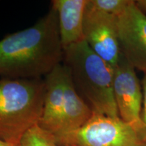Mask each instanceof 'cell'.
I'll return each mask as SVG.
<instances>
[{"label":"cell","instance_id":"cell-1","mask_svg":"<svg viewBox=\"0 0 146 146\" xmlns=\"http://www.w3.org/2000/svg\"><path fill=\"white\" fill-rule=\"evenodd\" d=\"M57 12L52 7L32 27L0 41V78H44L62 63Z\"/></svg>","mask_w":146,"mask_h":146},{"label":"cell","instance_id":"cell-2","mask_svg":"<svg viewBox=\"0 0 146 146\" xmlns=\"http://www.w3.org/2000/svg\"><path fill=\"white\" fill-rule=\"evenodd\" d=\"M62 63L78 96L93 112L119 117L113 89L114 68L110 65L85 41L64 49Z\"/></svg>","mask_w":146,"mask_h":146},{"label":"cell","instance_id":"cell-3","mask_svg":"<svg viewBox=\"0 0 146 146\" xmlns=\"http://www.w3.org/2000/svg\"><path fill=\"white\" fill-rule=\"evenodd\" d=\"M43 78H0V140L18 145L39 123L43 109Z\"/></svg>","mask_w":146,"mask_h":146},{"label":"cell","instance_id":"cell-4","mask_svg":"<svg viewBox=\"0 0 146 146\" xmlns=\"http://www.w3.org/2000/svg\"><path fill=\"white\" fill-rule=\"evenodd\" d=\"M43 78L45 99L38 125L56 137L83 127L93 112L76 92L67 67L60 64Z\"/></svg>","mask_w":146,"mask_h":146},{"label":"cell","instance_id":"cell-5","mask_svg":"<svg viewBox=\"0 0 146 146\" xmlns=\"http://www.w3.org/2000/svg\"><path fill=\"white\" fill-rule=\"evenodd\" d=\"M58 146H145L146 139L120 117L93 112L77 130L56 137Z\"/></svg>","mask_w":146,"mask_h":146},{"label":"cell","instance_id":"cell-6","mask_svg":"<svg viewBox=\"0 0 146 146\" xmlns=\"http://www.w3.org/2000/svg\"><path fill=\"white\" fill-rule=\"evenodd\" d=\"M113 89L119 117L132 125L146 139V127L141 118L143 104L141 83L135 69L121 54L114 68Z\"/></svg>","mask_w":146,"mask_h":146},{"label":"cell","instance_id":"cell-7","mask_svg":"<svg viewBox=\"0 0 146 146\" xmlns=\"http://www.w3.org/2000/svg\"><path fill=\"white\" fill-rule=\"evenodd\" d=\"M84 41L113 68L120 56L118 17L91 8L87 3L83 20Z\"/></svg>","mask_w":146,"mask_h":146},{"label":"cell","instance_id":"cell-8","mask_svg":"<svg viewBox=\"0 0 146 146\" xmlns=\"http://www.w3.org/2000/svg\"><path fill=\"white\" fill-rule=\"evenodd\" d=\"M121 54L135 69L146 72V14L132 0L118 16Z\"/></svg>","mask_w":146,"mask_h":146},{"label":"cell","instance_id":"cell-9","mask_svg":"<svg viewBox=\"0 0 146 146\" xmlns=\"http://www.w3.org/2000/svg\"><path fill=\"white\" fill-rule=\"evenodd\" d=\"M88 0H54L63 50L84 41L83 20Z\"/></svg>","mask_w":146,"mask_h":146},{"label":"cell","instance_id":"cell-10","mask_svg":"<svg viewBox=\"0 0 146 146\" xmlns=\"http://www.w3.org/2000/svg\"><path fill=\"white\" fill-rule=\"evenodd\" d=\"M18 146H58V144L56 137L37 124L25 133Z\"/></svg>","mask_w":146,"mask_h":146},{"label":"cell","instance_id":"cell-11","mask_svg":"<svg viewBox=\"0 0 146 146\" xmlns=\"http://www.w3.org/2000/svg\"><path fill=\"white\" fill-rule=\"evenodd\" d=\"M131 1L132 0H88V5L96 10L118 17Z\"/></svg>","mask_w":146,"mask_h":146},{"label":"cell","instance_id":"cell-12","mask_svg":"<svg viewBox=\"0 0 146 146\" xmlns=\"http://www.w3.org/2000/svg\"><path fill=\"white\" fill-rule=\"evenodd\" d=\"M141 83L142 91H143V104H142L141 118L144 125L146 127V72H144Z\"/></svg>","mask_w":146,"mask_h":146},{"label":"cell","instance_id":"cell-13","mask_svg":"<svg viewBox=\"0 0 146 146\" xmlns=\"http://www.w3.org/2000/svg\"><path fill=\"white\" fill-rule=\"evenodd\" d=\"M135 3L138 8L146 14V0H137L135 1Z\"/></svg>","mask_w":146,"mask_h":146},{"label":"cell","instance_id":"cell-14","mask_svg":"<svg viewBox=\"0 0 146 146\" xmlns=\"http://www.w3.org/2000/svg\"><path fill=\"white\" fill-rule=\"evenodd\" d=\"M0 146H18V145H13V144L6 143V142H4L1 140H0Z\"/></svg>","mask_w":146,"mask_h":146},{"label":"cell","instance_id":"cell-15","mask_svg":"<svg viewBox=\"0 0 146 146\" xmlns=\"http://www.w3.org/2000/svg\"><path fill=\"white\" fill-rule=\"evenodd\" d=\"M145 146H146V145H145Z\"/></svg>","mask_w":146,"mask_h":146},{"label":"cell","instance_id":"cell-16","mask_svg":"<svg viewBox=\"0 0 146 146\" xmlns=\"http://www.w3.org/2000/svg\"></svg>","mask_w":146,"mask_h":146}]
</instances>
